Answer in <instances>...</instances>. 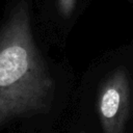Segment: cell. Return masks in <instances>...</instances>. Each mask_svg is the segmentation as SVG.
<instances>
[{
	"instance_id": "cell-1",
	"label": "cell",
	"mask_w": 133,
	"mask_h": 133,
	"mask_svg": "<svg viewBox=\"0 0 133 133\" xmlns=\"http://www.w3.org/2000/svg\"><path fill=\"white\" fill-rule=\"evenodd\" d=\"M53 90L33 41L27 1L21 0L0 31V125L46 110Z\"/></svg>"
},
{
	"instance_id": "cell-2",
	"label": "cell",
	"mask_w": 133,
	"mask_h": 133,
	"mask_svg": "<svg viewBox=\"0 0 133 133\" xmlns=\"http://www.w3.org/2000/svg\"><path fill=\"white\" fill-rule=\"evenodd\" d=\"M97 106L104 133H125L130 109V82L125 69L114 70L102 82Z\"/></svg>"
}]
</instances>
